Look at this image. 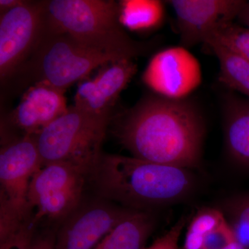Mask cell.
<instances>
[{
	"instance_id": "obj_1",
	"label": "cell",
	"mask_w": 249,
	"mask_h": 249,
	"mask_svg": "<svg viewBox=\"0 0 249 249\" xmlns=\"http://www.w3.org/2000/svg\"><path fill=\"white\" fill-rule=\"evenodd\" d=\"M114 133L135 158L186 169L200 164L204 120L186 98H142L116 121Z\"/></svg>"
},
{
	"instance_id": "obj_2",
	"label": "cell",
	"mask_w": 249,
	"mask_h": 249,
	"mask_svg": "<svg viewBox=\"0 0 249 249\" xmlns=\"http://www.w3.org/2000/svg\"><path fill=\"white\" fill-rule=\"evenodd\" d=\"M188 170L103 153L88 177L101 199L127 209L150 211L189 193L193 181Z\"/></svg>"
},
{
	"instance_id": "obj_3",
	"label": "cell",
	"mask_w": 249,
	"mask_h": 249,
	"mask_svg": "<svg viewBox=\"0 0 249 249\" xmlns=\"http://www.w3.org/2000/svg\"><path fill=\"white\" fill-rule=\"evenodd\" d=\"M47 24L83 45L118 60L146 53L148 45L131 38L119 20V4L111 0H46Z\"/></svg>"
},
{
	"instance_id": "obj_4",
	"label": "cell",
	"mask_w": 249,
	"mask_h": 249,
	"mask_svg": "<svg viewBox=\"0 0 249 249\" xmlns=\"http://www.w3.org/2000/svg\"><path fill=\"white\" fill-rule=\"evenodd\" d=\"M113 115L93 114L73 106L36 135L42 165L71 163L88 174L103 152V141Z\"/></svg>"
},
{
	"instance_id": "obj_5",
	"label": "cell",
	"mask_w": 249,
	"mask_h": 249,
	"mask_svg": "<svg viewBox=\"0 0 249 249\" xmlns=\"http://www.w3.org/2000/svg\"><path fill=\"white\" fill-rule=\"evenodd\" d=\"M118 60L87 47L68 34L51 30L47 23L40 46L16 77H27L34 84L44 83L66 91L95 69Z\"/></svg>"
},
{
	"instance_id": "obj_6",
	"label": "cell",
	"mask_w": 249,
	"mask_h": 249,
	"mask_svg": "<svg viewBox=\"0 0 249 249\" xmlns=\"http://www.w3.org/2000/svg\"><path fill=\"white\" fill-rule=\"evenodd\" d=\"M0 151V238L34 217L29 186L42 166L35 136L5 139Z\"/></svg>"
},
{
	"instance_id": "obj_7",
	"label": "cell",
	"mask_w": 249,
	"mask_h": 249,
	"mask_svg": "<svg viewBox=\"0 0 249 249\" xmlns=\"http://www.w3.org/2000/svg\"><path fill=\"white\" fill-rule=\"evenodd\" d=\"M46 0L24 1L0 15V79H14L40 46L47 29Z\"/></svg>"
},
{
	"instance_id": "obj_8",
	"label": "cell",
	"mask_w": 249,
	"mask_h": 249,
	"mask_svg": "<svg viewBox=\"0 0 249 249\" xmlns=\"http://www.w3.org/2000/svg\"><path fill=\"white\" fill-rule=\"evenodd\" d=\"M88 174L66 162L43 165L29 186V202L36 224L44 218L65 220L80 206Z\"/></svg>"
},
{
	"instance_id": "obj_9",
	"label": "cell",
	"mask_w": 249,
	"mask_h": 249,
	"mask_svg": "<svg viewBox=\"0 0 249 249\" xmlns=\"http://www.w3.org/2000/svg\"><path fill=\"white\" fill-rule=\"evenodd\" d=\"M142 80L156 94L181 100L200 85L202 73L197 59L180 46L155 54L142 73Z\"/></svg>"
},
{
	"instance_id": "obj_10",
	"label": "cell",
	"mask_w": 249,
	"mask_h": 249,
	"mask_svg": "<svg viewBox=\"0 0 249 249\" xmlns=\"http://www.w3.org/2000/svg\"><path fill=\"white\" fill-rule=\"evenodd\" d=\"M132 209L104 199L80 206L56 234L55 249H93Z\"/></svg>"
},
{
	"instance_id": "obj_11",
	"label": "cell",
	"mask_w": 249,
	"mask_h": 249,
	"mask_svg": "<svg viewBox=\"0 0 249 249\" xmlns=\"http://www.w3.org/2000/svg\"><path fill=\"white\" fill-rule=\"evenodd\" d=\"M247 1L244 0H172L176 14L181 46L189 48L204 42L206 36L224 23L233 22Z\"/></svg>"
},
{
	"instance_id": "obj_12",
	"label": "cell",
	"mask_w": 249,
	"mask_h": 249,
	"mask_svg": "<svg viewBox=\"0 0 249 249\" xmlns=\"http://www.w3.org/2000/svg\"><path fill=\"white\" fill-rule=\"evenodd\" d=\"M65 93L46 83H34L9 114L7 125L17 131L16 137L37 135L68 109Z\"/></svg>"
},
{
	"instance_id": "obj_13",
	"label": "cell",
	"mask_w": 249,
	"mask_h": 249,
	"mask_svg": "<svg viewBox=\"0 0 249 249\" xmlns=\"http://www.w3.org/2000/svg\"><path fill=\"white\" fill-rule=\"evenodd\" d=\"M136 71L137 65L130 59L106 64L97 76L79 85L74 106L93 114L113 115L119 95Z\"/></svg>"
},
{
	"instance_id": "obj_14",
	"label": "cell",
	"mask_w": 249,
	"mask_h": 249,
	"mask_svg": "<svg viewBox=\"0 0 249 249\" xmlns=\"http://www.w3.org/2000/svg\"><path fill=\"white\" fill-rule=\"evenodd\" d=\"M224 103V137L228 152L236 161L249 166V101L230 95Z\"/></svg>"
},
{
	"instance_id": "obj_15",
	"label": "cell",
	"mask_w": 249,
	"mask_h": 249,
	"mask_svg": "<svg viewBox=\"0 0 249 249\" xmlns=\"http://www.w3.org/2000/svg\"><path fill=\"white\" fill-rule=\"evenodd\" d=\"M155 225L150 211L132 209L93 249H144Z\"/></svg>"
},
{
	"instance_id": "obj_16",
	"label": "cell",
	"mask_w": 249,
	"mask_h": 249,
	"mask_svg": "<svg viewBox=\"0 0 249 249\" xmlns=\"http://www.w3.org/2000/svg\"><path fill=\"white\" fill-rule=\"evenodd\" d=\"M119 4V20L124 29L131 31L153 30L165 18L163 1L157 0H123Z\"/></svg>"
},
{
	"instance_id": "obj_17",
	"label": "cell",
	"mask_w": 249,
	"mask_h": 249,
	"mask_svg": "<svg viewBox=\"0 0 249 249\" xmlns=\"http://www.w3.org/2000/svg\"><path fill=\"white\" fill-rule=\"evenodd\" d=\"M219 60V81L227 88L249 97V62L218 42H206Z\"/></svg>"
},
{
	"instance_id": "obj_18",
	"label": "cell",
	"mask_w": 249,
	"mask_h": 249,
	"mask_svg": "<svg viewBox=\"0 0 249 249\" xmlns=\"http://www.w3.org/2000/svg\"><path fill=\"white\" fill-rule=\"evenodd\" d=\"M225 220L224 213L219 210H201L188 226L183 249H204L205 236Z\"/></svg>"
},
{
	"instance_id": "obj_19",
	"label": "cell",
	"mask_w": 249,
	"mask_h": 249,
	"mask_svg": "<svg viewBox=\"0 0 249 249\" xmlns=\"http://www.w3.org/2000/svg\"><path fill=\"white\" fill-rule=\"evenodd\" d=\"M210 41L225 46L249 62V28L233 22L224 23L210 33L204 42Z\"/></svg>"
},
{
	"instance_id": "obj_20",
	"label": "cell",
	"mask_w": 249,
	"mask_h": 249,
	"mask_svg": "<svg viewBox=\"0 0 249 249\" xmlns=\"http://www.w3.org/2000/svg\"><path fill=\"white\" fill-rule=\"evenodd\" d=\"M226 208L225 217L236 239L249 249V196L230 201Z\"/></svg>"
},
{
	"instance_id": "obj_21",
	"label": "cell",
	"mask_w": 249,
	"mask_h": 249,
	"mask_svg": "<svg viewBox=\"0 0 249 249\" xmlns=\"http://www.w3.org/2000/svg\"><path fill=\"white\" fill-rule=\"evenodd\" d=\"M34 217L9 235L0 238V249H31L36 234Z\"/></svg>"
},
{
	"instance_id": "obj_22",
	"label": "cell",
	"mask_w": 249,
	"mask_h": 249,
	"mask_svg": "<svg viewBox=\"0 0 249 249\" xmlns=\"http://www.w3.org/2000/svg\"><path fill=\"white\" fill-rule=\"evenodd\" d=\"M235 240V234L226 219L205 236L204 249H222Z\"/></svg>"
},
{
	"instance_id": "obj_23",
	"label": "cell",
	"mask_w": 249,
	"mask_h": 249,
	"mask_svg": "<svg viewBox=\"0 0 249 249\" xmlns=\"http://www.w3.org/2000/svg\"><path fill=\"white\" fill-rule=\"evenodd\" d=\"M186 221L185 218H181L166 233L156 240L150 247L144 249H180L178 241Z\"/></svg>"
},
{
	"instance_id": "obj_24",
	"label": "cell",
	"mask_w": 249,
	"mask_h": 249,
	"mask_svg": "<svg viewBox=\"0 0 249 249\" xmlns=\"http://www.w3.org/2000/svg\"><path fill=\"white\" fill-rule=\"evenodd\" d=\"M55 239L56 234L52 231L36 234L31 249H55Z\"/></svg>"
},
{
	"instance_id": "obj_25",
	"label": "cell",
	"mask_w": 249,
	"mask_h": 249,
	"mask_svg": "<svg viewBox=\"0 0 249 249\" xmlns=\"http://www.w3.org/2000/svg\"><path fill=\"white\" fill-rule=\"evenodd\" d=\"M22 0H1L0 1V14H2L9 10L17 7L23 4Z\"/></svg>"
},
{
	"instance_id": "obj_26",
	"label": "cell",
	"mask_w": 249,
	"mask_h": 249,
	"mask_svg": "<svg viewBox=\"0 0 249 249\" xmlns=\"http://www.w3.org/2000/svg\"><path fill=\"white\" fill-rule=\"evenodd\" d=\"M237 18L247 28H249V1H247Z\"/></svg>"
},
{
	"instance_id": "obj_27",
	"label": "cell",
	"mask_w": 249,
	"mask_h": 249,
	"mask_svg": "<svg viewBox=\"0 0 249 249\" xmlns=\"http://www.w3.org/2000/svg\"><path fill=\"white\" fill-rule=\"evenodd\" d=\"M222 249H248L246 248L245 246L242 245L240 242H239L237 240H235L232 242L231 243L229 244L227 247H224Z\"/></svg>"
}]
</instances>
